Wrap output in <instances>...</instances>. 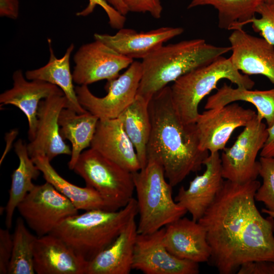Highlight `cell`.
<instances>
[{
    "label": "cell",
    "mask_w": 274,
    "mask_h": 274,
    "mask_svg": "<svg viewBox=\"0 0 274 274\" xmlns=\"http://www.w3.org/2000/svg\"><path fill=\"white\" fill-rule=\"evenodd\" d=\"M260 185L256 180L244 184L226 180L198 221L211 249L209 261L220 274L236 273L249 261L274 262V219L264 218L255 204Z\"/></svg>",
    "instance_id": "6da1fadb"
},
{
    "label": "cell",
    "mask_w": 274,
    "mask_h": 274,
    "mask_svg": "<svg viewBox=\"0 0 274 274\" xmlns=\"http://www.w3.org/2000/svg\"><path fill=\"white\" fill-rule=\"evenodd\" d=\"M151 130L147 144V157L157 159L166 178L175 187L191 173L201 169L209 155L199 148L195 123H185L173 105L170 87L155 93L149 101Z\"/></svg>",
    "instance_id": "7a4b0ae2"
},
{
    "label": "cell",
    "mask_w": 274,
    "mask_h": 274,
    "mask_svg": "<svg viewBox=\"0 0 274 274\" xmlns=\"http://www.w3.org/2000/svg\"><path fill=\"white\" fill-rule=\"evenodd\" d=\"M231 51L202 39L162 46L142 61L143 73L137 94L151 99L157 92L181 76L211 64Z\"/></svg>",
    "instance_id": "3957f363"
},
{
    "label": "cell",
    "mask_w": 274,
    "mask_h": 274,
    "mask_svg": "<svg viewBox=\"0 0 274 274\" xmlns=\"http://www.w3.org/2000/svg\"><path fill=\"white\" fill-rule=\"evenodd\" d=\"M138 215L136 199L117 211L94 209L64 219L51 233L89 262L107 248Z\"/></svg>",
    "instance_id": "277c9868"
},
{
    "label": "cell",
    "mask_w": 274,
    "mask_h": 274,
    "mask_svg": "<svg viewBox=\"0 0 274 274\" xmlns=\"http://www.w3.org/2000/svg\"><path fill=\"white\" fill-rule=\"evenodd\" d=\"M139 220L138 234H149L183 217L187 210L172 196V186L156 158L147 157L146 165L132 173Z\"/></svg>",
    "instance_id": "5b68a950"
},
{
    "label": "cell",
    "mask_w": 274,
    "mask_h": 274,
    "mask_svg": "<svg viewBox=\"0 0 274 274\" xmlns=\"http://www.w3.org/2000/svg\"><path fill=\"white\" fill-rule=\"evenodd\" d=\"M227 79L237 87L251 89L255 82L243 75L232 64L230 58L221 56L210 64L181 76L170 87L173 105L185 123H195L199 114L198 106L218 82Z\"/></svg>",
    "instance_id": "8992f818"
},
{
    "label": "cell",
    "mask_w": 274,
    "mask_h": 274,
    "mask_svg": "<svg viewBox=\"0 0 274 274\" xmlns=\"http://www.w3.org/2000/svg\"><path fill=\"white\" fill-rule=\"evenodd\" d=\"M86 186L94 189L113 211L124 207L133 198L132 173L91 148L83 151L73 169Z\"/></svg>",
    "instance_id": "52a82bcc"
},
{
    "label": "cell",
    "mask_w": 274,
    "mask_h": 274,
    "mask_svg": "<svg viewBox=\"0 0 274 274\" xmlns=\"http://www.w3.org/2000/svg\"><path fill=\"white\" fill-rule=\"evenodd\" d=\"M268 135L266 124L258 119L256 114L233 145L223 149L220 156L223 178L239 184L256 180L260 166L256 157Z\"/></svg>",
    "instance_id": "ba28073f"
},
{
    "label": "cell",
    "mask_w": 274,
    "mask_h": 274,
    "mask_svg": "<svg viewBox=\"0 0 274 274\" xmlns=\"http://www.w3.org/2000/svg\"><path fill=\"white\" fill-rule=\"evenodd\" d=\"M17 210L38 237L51 233L64 219L78 214L72 202L46 181L35 185Z\"/></svg>",
    "instance_id": "9c48e42d"
},
{
    "label": "cell",
    "mask_w": 274,
    "mask_h": 274,
    "mask_svg": "<svg viewBox=\"0 0 274 274\" xmlns=\"http://www.w3.org/2000/svg\"><path fill=\"white\" fill-rule=\"evenodd\" d=\"M142 73V62L133 61L124 73L108 81V93L102 97L94 95L88 86H77L75 90L79 102L99 120L117 118L135 98Z\"/></svg>",
    "instance_id": "30bf717a"
},
{
    "label": "cell",
    "mask_w": 274,
    "mask_h": 274,
    "mask_svg": "<svg viewBox=\"0 0 274 274\" xmlns=\"http://www.w3.org/2000/svg\"><path fill=\"white\" fill-rule=\"evenodd\" d=\"M256 115L254 111L234 102L199 113L195 125L200 149L210 153L223 150L233 132Z\"/></svg>",
    "instance_id": "8fae6325"
},
{
    "label": "cell",
    "mask_w": 274,
    "mask_h": 274,
    "mask_svg": "<svg viewBox=\"0 0 274 274\" xmlns=\"http://www.w3.org/2000/svg\"><path fill=\"white\" fill-rule=\"evenodd\" d=\"M73 80L79 85L117 78L133 59L123 56L102 42L95 40L81 46L74 56Z\"/></svg>",
    "instance_id": "7c38bea8"
},
{
    "label": "cell",
    "mask_w": 274,
    "mask_h": 274,
    "mask_svg": "<svg viewBox=\"0 0 274 274\" xmlns=\"http://www.w3.org/2000/svg\"><path fill=\"white\" fill-rule=\"evenodd\" d=\"M165 227L149 234H138L134 250L132 269L145 274H197L198 263L178 258L163 243Z\"/></svg>",
    "instance_id": "4fadbf2b"
},
{
    "label": "cell",
    "mask_w": 274,
    "mask_h": 274,
    "mask_svg": "<svg viewBox=\"0 0 274 274\" xmlns=\"http://www.w3.org/2000/svg\"><path fill=\"white\" fill-rule=\"evenodd\" d=\"M67 102L64 94L52 95L40 101L36 135L26 145L31 158L44 155L51 161L58 155H71L72 150L60 135L58 123L60 113L67 107Z\"/></svg>",
    "instance_id": "5bb4252c"
},
{
    "label": "cell",
    "mask_w": 274,
    "mask_h": 274,
    "mask_svg": "<svg viewBox=\"0 0 274 274\" xmlns=\"http://www.w3.org/2000/svg\"><path fill=\"white\" fill-rule=\"evenodd\" d=\"M203 165V173L197 175L187 189L182 186L175 198L195 221H198L212 204L224 181L219 152L211 153Z\"/></svg>",
    "instance_id": "9a60e30c"
},
{
    "label": "cell",
    "mask_w": 274,
    "mask_h": 274,
    "mask_svg": "<svg viewBox=\"0 0 274 274\" xmlns=\"http://www.w3.org/2000/svg\"><path fill=\"white\" fill-rule=\"evenodd\" d=\"M228 40L233 66L248 76H264L274 86V46L263 38L249 34L243 28L233 30Z\"/></svg>",
    "instance_id": "2e32d148"
},
{
    "label": "cell",
    "mask_w": 274,
    "mask_h": 274,
    "mask_svg": "<svg viewBox=\"0 0 274 274\" xmlns=\"http://www.w3.org/2000/svg\"><path fill=\"white\" fill-rule=\"evenodd\" d=\"M183 32L181 27H162L141 32L123 27L115 35L96 33L94 38L123 56L143 59Z\"/></svg>",
    "instance_id": "e0dca14e"
},
{
    "label": "cell",
    "mask_w": 274,
    "mask_h": 274,
    "mask_svg": "<svg viewBox=\"0 0 274 274\" xmlns=\"http://www.w3.org/2000/svg\"><path fill=\"white\" fill-rule=\"evenodd\" d=\"M12 78L13 87L0 95L1 106L13 105L25 114L28 123V138L30 142L34 139L36 133L37 114L40 101L52 95H63L64 93L57 86L45 81L39 80L28 81L21 70L14 72Z\"/></svg>",
    "instance_id": "ac0fdd59"
},
{
    "label": "cell",
    "mask_w": 274,
    "mask_h": 274,
    "mask_svg": "<svg viewBox=\"0 0 274 274\" xmlns=\"http://www.w3.org/2000/svg\"><path fill=\"white\" fill-rule=\"evenodd\" d=\"M163 243L176 257L196 263L209 261L211 249L207 231L198 221L182 217L165 227Z\"/></svg>",
    "instance_id": "d6986e66"
},
{
    "label": "cell",
    "mask_w": 274,
    "mask_h": 274,
    "mask_svg": "<svg viewBox=\"0 0 274 274\" xmlns=\"http://www.w3.org/2000/svg\"><path fill=\"white\" fill-rule=\"evenodd\" d=\"M87 263L53 234L38 237L36 241L33 267L37 274H85Z\"/></svg>",
    "instance_id": "ffe728a7"
},
{
    "label": "cell",
    "mask_w": 274,
    "mask_h": 274,
    "mask_svg": "<svg viewBox=\"0 0 274 274\" xmlns=\"http://www.w3.org/2000/svg\"><path fill=\"white\" fill-rule=\"evenodd\" d=\"M90 147L131 173L141 168L135 148L118 118L99 119Z\"/></svg>",
    "instance_id": "44dd1931"
},
{
    "label": "cell",
    "mask_w": 274,
    "mask_h": 274,
    "mask_svg": "<svg viewBox=\"0 0 274 274\" xmlns=\"http://www.w3.org/2000/svg\"><path fill=\"white\" fill-rule=\"evenodd\" d=\"M135 218L116 239L88 262L85 274H129L132 269L134 247L138 234Z\"/></svg>",
    "instance_id": "7402d4cb"
},
{
    "label": "cell",
    "mask_w": 274,
    "mask_h": 274,
    "mask_svg": "<svg viewBox=\"0 0 274 274\" xmlns=\"http://www.w3.org/2000/svg\"><path fill=\"white\" fill-rule=\"evenodd\" d=\"M50 58L44 66L25 72V78L28 80H39L48 82L58 87L64 93L67 102V108L78 114L87 112L79 103L73 85V74L70 66V58L73 52V44L67 48L63 56L57 58L54 55L51 46V41L48 39Z\"/></svg>",
    "instance_id": "603a6c76"
},
{
    "label": "cell",
    "mask_w": 274,
    "mask_h": 274,
    "mask_svg": "<svg viewBox=\"0 0 274 274\" xmlns=\"http://www.w3.org/2000/svg\"><path fill=\"white\" fill-rule=\"evenodd\" d=\"M32 159L43 174L45 181L67 198L78 210L87 211L101 209L113 211L102 197L93 188L87 186L85 187L76 186L62 177L53 168L46 156L39 155Z\"/></svg>",
    "instance_id": "cb8c5ba5"
},
{
    "label": "cell",
    "mask_w": 274,
    "mask_h": 274,
    "mask_svg": "<svg viewBox=\"0 0 274 274\" xmlns=\"http://www.w3.org/2000/svg\"><path fill=\"white\" fill-rule=\"evenodd\" d=\"M99 119L88 111L78 114L63 108L60 112L58 123L62 138L72 144L68 168L73 170L77 160L84 149L90 146Z\"/></svg>",
    "instance_id": "d4e9b609"
},
{
    "label": "cell",
    "mask_w": 274,
    "mask_h": 274,
    "mask_svg": "<svg viewBox=\"0 0 274 274\" xmlns=\"http://www.w3.org/2000/svg\"><path fill=\"white\" fill-rule=\"evenodd\" d=\"M236 101L253 105L257 110V117L261 121L265 119L267 127L274 124V88L252 90L239 87L234 88L224 83L215 94L208 98L204 108H218Z\"/></svg>",
    "instance_id": "484cf974"
},
{
    "label": "cell",
    "mask_w": 274,
    "mask_h": 274,
    "mask_svg": "<svg viewBox=\"0 0 274 274\" xmlns=\"http://www.w3.org/2000/svg\"><path fill=\"white\" fill-rule=\"evenodd\" d=\"M14 150L19 159V165L12 175L9 197L5 208V225L11 228L13 215L19 203L35 187L36 180L41 172L29 155L27 146L21 139L14 145Z\"/></svg>",
    "instance_id": "4316f807"
},
{
    "label": "cell",
    "mask_w": 274,
    "mask_h": 274,
    "mask_svg": "<svg viewBox=\"0 0 274 274\" xmlns=\"http://www.w3.org/2000/svg\"><path fill=\"white\" fill-rule=\"evenodd\" d=\"M150 100L137 94L118 117L135 148L141 168L147 163V147L151 130Z\"/></svg>",
    "instance_id": "83f0119b"
},
{
    "label": "cell",
    "mask_w": 274,
    "mask_h": 274,
    "mask_svg": "<svg viewBox=\"0 0 274 274\" xmlns=\"http://www.w3.org/2000/svg\"><path fill=\"white\" fill-rule=\"evenodd\" d=\"M265 0H191L188 9L210 5L218 12V26L231 30L243 28L251 23L259 6Z\"/></svg>",
    "instance_id": "f1b7e54d"
},
{
    "label": "cell",
    "mask_w": 274,
    "mask_h": 274,
    "mask_svg": "<svg viewBox=\"0 0 274 274\" xmlns=\"http://www.w3.org/2000/svg\"><path fill=\"white\" fill-rule=\"evenodd\" d=\"M37 235L31 233L21 217L17 218L13 234V250L9 274H34L33 250Z\"/></svg>",
    "instance_id": "f546056e"
},
{
    "label": "cell",
    "mask_w": 274,
    "mask_h": 274,
    "mask_svg": "<svg viewBox=\"0 0 274 274\" xmlns=\"http://www.w3.org/2000/svg\"><path fill=\"white\" fill-rule=\"evenodd\" d=\"M259 175L262 179L255 194V200L265 205V209L274 211V159L261 157Z\"/></svg>",
    "instance_id": "4dcf8cb0"
},
{
    "label": "cell",
    "mask_w": 274,
    "mask_h": 274,
    "mask_svg": "<svg viewBox=\"0 0 274 274\" xmlns=\"http://www.w3.org/2000/svg\"><path fill=\"white\" fill-rule=\"evenodd\" d=\"M257 13L260 17H255L251 21L253 29L274 46V6L264 2L258 8Z\"/></svg>",
    "instance_id": "1f68e13d"
},
{
    "label": "cell",
    "mask_w": 274,
    "mask_h": 274,
    "mask_svg": "<svg viewBox=\"0 0 274 274\" xmlns=\"http://www.w3.org/2000/svg\"><path fill=\"white\" fill-rule=\"evenodd\" d=\"M97 5L106 12L109 18V23L112 28L120 29L124 27L126 21L125 16L120 14L105 0H89L87 6L84 10L77 13L76 15L87 16L92 13Z\"/></svg>",
    "instance_id": "d6a6232c"
},
{
    "label": "cell",
    "mask_w": 274,
    "mask_h": 274,
    "mask_svg": "<svg viewBox=\"0 0 274 274\" xmlns=\"http://www.w3.org/2000/svg\"><path fill=\"white\" fill-rule=\"evenodd\" d=\"M129 12L149 13L155 19H159L163 8L161 0H122Z\"/></svg>",
    "instance_id": "836d02e7"
},
{
    "label": "cell",
    "mask_w": 274,
    "mask_h": 274,
    "mask_svg": "<svg viewBox=\"0 0 274 274\" xmlns=\"http://www.w3.org/2000/svg\"><path fill=\"white\" fill-rule=\"evenodd\" d=\"M13 250V234L9 229H0V273H8Z\"/></svg>",
    "instance_id": "e575fe53"
},
{
    "label": "cell",
    "mask_w": 274,
    "mask_h": 274,
    "mask_svg": "<svg viewBox=\"0 0 274 274\" xmlns=\"http://www.w3.org/2000/svg\"><path fill=\"white\" fill-rule=\"evenodd\" d=\"M238 274H274V262L266 260L249 261L243 264Z\"/></svg>",
    "instance_id": "d590c367"
},
{
    "label": "cell",
    "mask_w": 274,
    "mask_h": 274,
    "mask_svg": "<svg viewBox=\"0 0 274 274\" xmlns=\"http://www.w3.org/2000/svg\"><path fill=\"white\" fill-rule=\"evenodd\" d=\"M19 0H0V15L15 19L19 15Z\"/></svg>",
    "instance_id": "8d00e7d4"
},
{
    "label": "cell",
    "mask_w": 274,
    "mask_h": 274,
    "mask_svg": "<svg viewBox=\"0 0 274 274\" xmlns=\"http://www.w3.org/2000/svg\"><path fill=\"white\" fill-rule=\"evenodd\" d=\"M260 157L271 158L274 159V141L265 142L261 149Z\"/></svg>",
    "instance_id": "74e56055"
},
{
    "label": "cell",
    "mask_w": 274,
    "mask_h": 274,
    "mask_svg": "<svg viewBox=\"0 0 274 274\" xmlns=\"http://www.w3.org/2000/svg\"><path fill=\"white\" fill-rule=\"evenodd\" d=\"M122 15L125 16L129 12L122 0H105Z\"/></svg>",
    "instance_id": "f35d334b"
},
{
    "label": "cell",
    "mask_w": 274,
    "mask_h": 274,
    "mask_svg": "<svg viewBox=\"0 0 274 274\" xmlns=\"http://www.w3.org/2000/svg\"><path fill=\"white\" fill-rule=\"evenodd\" d=\"M268 138L266 142L274 141V124L270 127H267Z\"/></svg>",
    "instance_id": "ab89813d"
},
{
    "label": "cell",
    "mask_w": 274,
    "mask_h": 274,
    "mask_svg": "<svg viewBox=\"0 0 274 274\" xmlns=\"http://www.w3.org/2000/svg\"><path fill=\"white\" fill-rule=\"evenodd\" d=\"M262 212L267 214L274 219V211H269L265 208H263L262 209Z\"/></svg>",
    "instance_id": "60d3db41"
},
{
    "label": "cell",
    "mask_w": 274,
    "mask_h": 274,
    "mask_svg": "<svg viewBox=\"0 0 274 274\" xmlns=\"http://www.w3.org/2000/svg\"><path fill=\"white\" fill-rule=\"evenodd\" d=\"M265 2L274 6V0H265Z\"/></svg>",
    "instance_id": "b9f144b4"
}]
</instances>
